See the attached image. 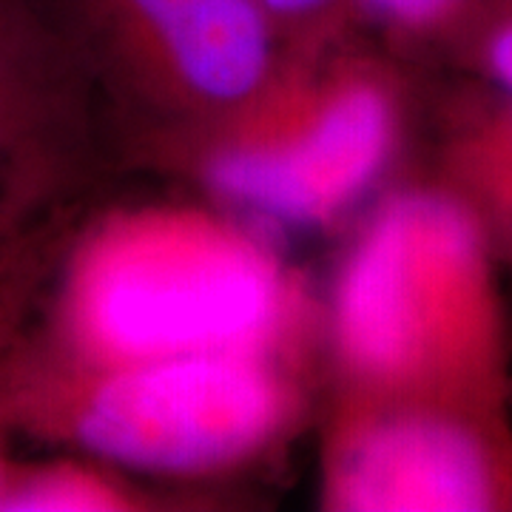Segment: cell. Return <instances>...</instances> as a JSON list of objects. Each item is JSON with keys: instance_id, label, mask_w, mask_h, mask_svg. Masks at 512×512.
<instances>
[{"instance_id": "3", "label": "cell", "mask_w": 512, "mask_h": 512, "mask_svg": "<svg viewBox=\"0 0 512 512\" xmlns=\"http://www.w3.org/2000/svg\"><path fill=\"white\" fill-rule=\"evenodd\" d=\"M345 26L288 43L265 86L222 120L131 160L271 228L325 231L376 188L402 140V97Z\"/></svg>"}, {"instance_id": "12", "label": "cell", "mask_w": 512, "mask_h": 512, "mask_svg": "<svg viewBox=\"0 0 512 512\" xmlns=\"http://www.w3.org/2000/svg\"><path fill=\"white\" fill-rule=\"evenodd\" d=\"M473 165L484 183L512 200V123H498L481 134L473 148Z\"/></svg>"}, {"instance_id": "8", "label": "cell", "mask_w": 512, "mask_h": 512, "mask_svg": "<svg viewBox=\"0 0 512 512\" xmlns=\"http://www.w3.org/2000/svg\"><path fill=\"white\" fill-rule=\"evenodd\" d=\"M171 501H191V495L163 493L154 481L114 464L63 453L46 461L15 458L0 512H148L174 510Z\"/></svg>"}, {"instance_id": "2", "label": "cell", "mask_w": 512, "mask_h": 512, "mask_svg": "<svg viewBox=\"0 0 512 512\" xmlns=\"http://www.w3.org/2000/svg\"><path fill=\"white\" fill-rule=\"evenodd\" d=\"M308 359L202 353L80 362L20 330L6 359L12 433L165 484H214L276 456L311 410Z\"/></svg>"}, {"instance_id": "10", "label": "cell", "mask_w": 512, "mask_h": 512, "mask_svg": "<svg viewBox=\"0 0 512 512\" xmlns=\"http://www.w3.org/2000/svg\"><path fill=\"white\" fill-rule=\"evenodd\" d=\"M501 0H348L350 23L393 40H427L481 29Z\"/></svg>"}, {"instance_id": "5", "label": "cell", "mask_w": 512, "mask_h": 512, "mask_svg": "<svg viewBox=\"0 0 512 512\" xmlns=\"http://www.w3.org/2000/svg\"><path fill=\"white\" fill-rule=\"evenodd\" d=\"M131 160L239 109L282 37L259 0H40Z\"/></svg>"}, {"instance_id": "4", "label": "cell", "mask_w": 512, "mask_h": 512, "mask_svg": "<svg viewBox=\"0 0 512 512\" xmlns=\"http://www.w3.org/2000/svg\"><path fill=\"white\" fill-rule=\"evenodd\" d=\"M319 339L339 390L487 402L495 316L473 208L430 188L384 200L336 268Z\"/></svg>"}, {"instance_id": "13", "label": "cell", "mask_w": 512, "mask_h": 512, "mask_svg": "<svg viewBox=\"0 0 512 512\" xmlns=\"http://www.w3.org/2000/svg\"><path fill=\"white\" fill-rule=\"evenodd\" d=\"M481 60L487 72L512 94V0H501L484 26L478 29Z\"/></svg>"}, {"instance_id": "1", "label": "cell", "mask_w": 512, "mask_h": 512, "mask_svg": "<svg viewBox=\"0 0 512 512\" xmlns=\"http://www.w3.org/2000/svg\"><path fill=\"white\" fill-rule=\"evenodd\" d=\"M271 225L208 200H140L66 228L26 333L80 362L308 359L319 311Z\"/></svg>"}, {"instance_id": "11", "label": "cell", "mask_w": 512, "mask_h": 512, "mask_svg": "<svg viewBox=\"0 0 512 512\" xmlns=\"http://www.w3.org/2000/svg\"><path fill=\"white\" fill-rule=\"evenodd\" d=\"M259 3L282 37V46L353 26L348 0H259Z\"/></svg>"}, {"instance_id": "6", "label": "cell", "mask_w": 512, "mask_h": 512, "mask_svg": "<svg viewBox=\"0 0 512 512\" xmlns=\"http://www.w3.org/2000/svg\"><path fill=\"white\" fill-rule=\"evenodd\" d=\"M484 404L339 390L319 441V504L336 512H478L507 487Z\"/></svg>"}, {"instance_id": "7", "label": "cell", "mask_w": 512, "mask_h": 512, "mask_svg": "<svg viewBox=\"0 0 512 512\" xmlns=\"http://www.w3.org/2000/svg\"><path fill=\"white\" fill-rule=\"evenodd\" d=\"M94 137L89 80L40 0H0V248L66 214Z\"/></svg>"}, {"instance_id": "9", "label": "cell", "mask_w": 512, "mask_h": 512, "mask_svg": "<svg viewBox=\"0 0 512 512\" xmlns=\"http://www.w3.org/2000/svg\"><path fill=\"white\" fill-rule=\"evenodd\" d=\"M63 220L66 217L49 220V225L43 222L40 228L0 248V495L15 467V456L9 450V439L15 433L6 416V359L18 333L26 328L35 311L57 242L66 231Z\"/></svg>"}]
</instances>
